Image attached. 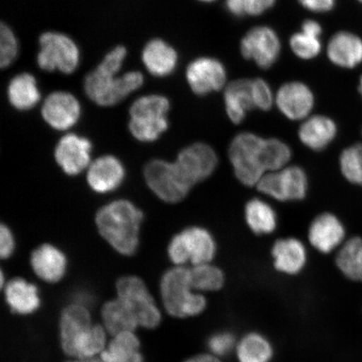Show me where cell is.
Wrapping results in <instances>:
<instances>
[{
	"instance_id": "39",
	"label": "cell",
	"mask_w": 362,
	"mask_h": 362,
	"mask_svg": "<svg viewBox=\"0 0 362 362\" xmlns=\"http://www.w3.org/2000/svg\"><path fill=\"white\" fill-rule=\"evenodd\" d=\"M235 344L233 334L229 333L216 334L209 341V347L216 356H225L232 351Z\"/></svg>"
},
{
	"instance_id": "35",
	"label": "cell",
	"mask_w": 362,
	"mask_h": 362,
	"mask_svg": "<svg viewBox=\"0 0 362 362\" xmlns=\"http://www.w3.org/2000/svg\"><path fill=\"white\" fill-rule=\"evenodd\" d=\"M289 45L294 55L306 61L319 56L322 48L320 36L303 30L291 36Z\"/></svg>"
},
{
	"instance_id": "31",
	"label": "cell",
	"mask_w": 362,
	"mask_h": 362,
	"mask_svg": "<svg viewBox=\"0 0 362 362\" xmlns=\"http://www.w3.org/2000/svg\"><path fill=\"white\" fill-rule=\"evenodd\" d=\"M337 265L346 278L362 282V239L351 238L339 249Z\"/></svg>"
},
{
	"instance_id": "9",
	"label": "cell",
	"mask_w": 362,
	"mask_h": 362,
	"mask_svg": "<svg viewBox=\"0 0 362 362\" xmlns=\"http://www.w3.org/2000/svg\"><path fill=\"white\" fill-rule=\"evenodd\" d=\"M117 298L132 312L139 325L153 329L160 323L161 315L146 284L136 276H125L116 284Z\"/></svg>"
},
{
	"instance_id": "4",
	"label": "cell",
	"mask_w": 362,
	"mask_h": 362,
	"mask_svg": "<svg viewBox=\"0 0 362 362\" xmlns=\"http://www.w3.org/2000/svg\"><path fill=\"white\" fill-rule=\"evenodd\" d=\"M61 342L66 355L78 360L94 358L106 349V333L92 324L87 308L71 305L63 310L60 321Z\"/></svg>"
},
{
	"instance_id": "12",
	"label": "cell",
	"mask_w": 362,
	"mask_h": 362,
	"mask_svg": "<svg viewBox=\"0 0 362 362\" xmlns=\"http://www.w3.org/2000/svg\"><path fill=\"white\" fill-rule=\"evenodd\" d=\"M218 162L215 149L202 142L184 148L174 161L180 175L192 188L214 175Z\"/></svg>"
},
{
	"instance_id": "13",
	"label": "cell",
	"mask_w": 362,
	"mask_h": 362,
	"mask_svg": "<svg viewBox=\"0 0 362 362\" xmlns=\"http://www.w3.org/2000/svg\"><path fill=\"white\" fill-rule=\"evenodd\" d=\"M281 42L277 33L269 26L259 25L249 30L241 40L242 55L262 69H269L279 60Z\"/></svg>"
},
{
	"instance_id": "1",
	"label": "cell",
	"mask_w": 362,
	"mask_h": 362,
	"mask_svg": "<svg viewBox=\"0 0 362 362\" xmlns=\"http://www.w3.org/2000/svg\"><path fill=\"white\" fill-rule=\"evenodd\" d=\"M228 158L235 176L245 187H256L269 172L288 165L291 147L282 140L265 139L250 132L235 136L228 148Z\"/></svg>"
},
{
	"instance_id": "11",
	"label": "cell",
	"mask_w": 362,
	"mask_h": 362,
	"mask_svg": "<svg viewBox=\"0 0 362 362\" xmlns=\"http://www.w3.org/2000/svg\"><path fill=\"white\" fill-rule=\"evenodd\" d=\"M144 175L149 189L167 203L183 201L192 189L180 175L174 162L149 161L144 167Z\"/></svg>"
},
{
	"instance_id": "5",
	"label": "cell",
	"mask_w": 362,
	"mask_h": 362,
	"mask_svg": "<svg viewBox=\"0 0 362 362\" xmlns=\"http://www.w3.org/2000/svg\"><path fill=\"white\" fill-rule=\"evenodd\" d=\"M170 101L164 95L152 93L139 97L129 110V130L143 143L156 141L169 129Z\"/></svg>"
},
{
	"instance_id": "34",
	"label": "cell",
	"mask_w": 362,
	"mask_h": 362,
	"mask_svg": "<svg viewBox=\"0 0 362 362\" xmlns=\"http://www.w3.org/2000/svg\"><path fill=\"white\" fill-rule=\"evenodd\" d=\"M339 168L349 182L362 185V144H356L344 149L339 156Z\"/></svg>"
},
{
	"instance_id": "20",
	"label": "cell",
	"mask_w": 362,
	"mask_h": 362,
	"mask_svg": "<svg viewBox=\"0 0 362 362\" xmlns=\"http://www.w3.org/2000/svg\"><path fill=\"white\" fill-rule=\"evenodd\" d=\"M141 61L149 74L156 78H165L175 71L179 56L176 49L166 40L153 38L144 45Z\"/></svg>"
},
{
	"instance_id": "24",
	"label": "cell",
	"mask_w": 362,
	"mask_h": 362,
	"mask_svg": "<svg viewBox=\"0 0 362 362\" xmlns=\"http://www.w3.org/2000/svg\"><path fill=\"white\" fill-rule=\"evenodd\" d=\"M6 93L11 106L19 112L33 110L42 99L37 81L30 72L13 76L8 81Z\"/></svg>"
},
{
	"instance_id": "21",
	"label": "cell",
	"mask_w": 362,
	"mask_h": 362,
	"mask_svg": "<svg viewBox=\"0 0 362 362\" xmlns=\"http://www.w3.org/2000/svg\"><path fill=\"white\" fill-rule=\"evenodd\" d=\"M307 255L305 244L296 238L279 239L272 247L275 269L287 275L300 274L307 264Z\"/></svg>"
},
{
	"instance_id": "42",
	"label": "cell",
	"mask_w": 362,
	"mask_h": 362,
	"mask_svg": "<svg viewBox=\"0 0 362 362\" xmlns=\"http://www.w3.org/2000/svg\"><path fill=\"white\" fill-rule=\"evenodd\" d=\"M301 30L319 36L322 35L323 31L322 26L320 25L319 22L315 20H306L303 22Z\"/></svg>"
},
{
	"instance_id": "23",
	"label": "cell",
	"mask_w": 362,
	"mask_h": 362,
	"mask_svg": "<svg viewBox=\"0 0 362 362\" xmlns=\"http://www.w3.org/2000/svg\"><path fill=\"white\" fill-rule=\"evenodd\" d=\"M337 134V126L327 116L308 117L298 129V138L303 144L314 151H322L333 142Z\"/></svg>"
},
{
	"instance_id": "33",
	"label": "cell",
	"mask_w": 362,
	"mask_h": 362,
	"mask_svg": "<svg viewBox=\"0 0 362 362\" xmlns=\"http://www.w3.org/2000/svg\"><path fill=\"white\" fill-rule=\"evenodd\" d=\"M272 355L270 344L260 334H247L238 346L240 362H269Z\"/></svg>"
},
{
	"instance_id": "15",
	"label": "cell",
	"mask_w": 362,
	"mask_h": 362,
	"mask_svg": "<svg viewBox=\"0 0 362 362\" xmlns=\"http://www.w3.org/2000/svg\"><path fill=\"white\" fill-rule=\"evenodd\" d=\"M185 78L198 96H206L224 87L226 70L223 62L211 57L194 59L187 67Z\"/></svg>"
},
{
	"instance_id": "27",
	"label": "cell",
	"mask_w": 362,
	"mask_h": 362,
	"mask_svg": "<svg viewBox=\"0 0 362 362\" xmlns=\"http://www.w3.org/2000/svg\"><path fill=\"white\" fill-rule=\"evenodd\" d=\"M6 298L11 310L16 313H33L40 306L38 289L25 279L16 278L8 281L6 287Z\"/></svg>"
},
{
	"instance_id": "22",
	"label": "cell",
	"mask_w": 362,
	"mask_h": 362,
	"mask_svg": "<svg viewBox=\"0 0 362 362\" xmlns=\"http://www.w3.org/2000/svg\"><path fill=\"white\" fill-rule=\"evenodd\" d=\"M30 264L34 273L43 281L57 283L66 274L67 259L60 249L51 244H43L31 255Z\"/></svg>"
},
{
	"instance_id": "38",
	"label": "cell",
	"mask_w": 362,
	"mask_h": 362,
	"mask_svg": "<svg viewBox=\"0 0 362 362\" xmlns=\"http://www.w3.org/2000/svg\"><path fill=\"white\" fill-rule=\"evenodd\" d=\"M252 93L255 108L269 111L274 101L273 90L270 85L262 78L251 79Z\"/></svg>"
},
{
	"instance_id": "43",
	"label": "cell",
	"mask_w": 362,
	"mask_h": 362,
	"mask_svg": "<svg viewBox=\"0 0 362 362\" xmlns=\"http://www.w3.org/2000/svg\"><path fill=\"white\" fill-rule=\"evenodd\" d=\"M185 362H221L218 358L214 356L211 355H199L192 358L189 359Z\"/></svg>"
},
{
	"instance_id": "46",
	"label": "cell",
	"mask_w": 362,
	"mask_h": 362,
	"mask_svg": "<svg viewBox=\"0 0 362 362\" xmlns=\"http://www.w3.org/2000/svg\"><path fill=\"white\" fill-rule=\"evenodd\" d=\"M359 90H360L361 94L362 95V76L360 80Z\"/></svg>"
},
{
	"instance_id": "26",
	"label": "cell",
	"mask_w": 362,
	"mask_h": 362,
	"mask_svg": "<svg viewBox=\"0 0 362 362\" xmlns=\"http://www.w3.org/2000/svg\"><path fill=\"white\" fill-rule=\"evenodd\" d=\"M226 115L235 124L243 123L249 111L255 108L251 79H239L228 85L224 92Z\"/></svg>"
},
{
	"instance_id": "16",
	"label": "cell",
	"mask_w": 362,
	"mask_h": 362,
	"mask_svg": "<svg viewBox=\"0 0 362 362\" xmlns=\"http://www.w3.org/2000/svg\"><path fill=\"white\" fill-rule=\"evenodd\" d=\"M93 144L88 138L66 134L59 139L54 156L66 175H76L89 167Z\"/></svg>"
},
{
	"instance_id": "29",
	"label": "cell",
	"mask_w": 362,
	"mask_h": 362,
	"mask_svg": "<svg viewBox=\"0 0 362 362\" xmlns=\"http://www.w3.org/2000/svg\"><path fill=\"white\" fill-rule=\"evenodd\" d=\"M102 318L104 327L112 337L124 332H134L139 327L132 312L119 298L108 301L103 306Z\"/></svg>"
},
{
	"instance_id": "6",
	"label": "cell",
	"mask_w": 362,
	"mask_h": 362,
	"mask_svg": "<svg viewBox=\"0 0 362 362\" xmlns=\"http://www.w3.org/2000/svg\"><path fill=\"white\" fill-rule=\"evenodd\" d=\"M160 293L165 310L176 318L198 315L206 309V298L194 291L188 267L167 270L161 278Z\"/></svg>"
},
{
	"instance_id": "17",
	"label": "cell",
	"mask_w": 362,
	"mask_h": 362,
	"mask_svg": "<svg viewBox=\"0 0 362 362\" xmlns=\"http://www.w3.org/2000/svg\"><path fill=\"white\" fill-rule=\"evenodd\" d=\"M275 102L287 119L298 121L306 119L310 115L315 106V96L306 84L293 81L280 87Z\"/></svg>"
},
{
	"instance_id": "2",
	"label": "cell",
	"mask_w": 362,
	"mask_h": 362,
	"mask_svg": "<svg viewBox=\"0 0 362 362\" xmlns=\"http://www.w3.org/2000/svg\"><path fill=\"white\" fill-rule=\"evenodd\" d=\"M127 55L128 51L124 45H116L86 75L85 94L96 105L115 106L142 88L144 76L141 71L133 70L120 74Z\"/></svg>"
},
{
	"instance_id": "44",
	"label": "cell",
	"mask_w": 362,
	"mask_h": 362,
	"mask_svg": "<svg viewBox=\"0 0 362 362\" xmlns=\"http://www.w3.org/2000/svg\"><path fill=\"white\" fill-rule=\"evenodd\" d=\"M70 362H104V361L101 358L100 359L90 358V359H86V360H78V361H70Z\"/></svg>"
},
{
	"instance_id": "36",
	"label": "cell",
	"mask_w": 362,
	"mask_h": 362,
	"mask_svg": "<svg viewBox=\"0 0 362 362\" xmlns=\"http://www.w3.org/2000/svg\"><path fill=\"white\" fill-rule=\"evenodd\" d=\"M20 53V43L11 27L2 22L0 25V67L6 69L16 61Z\"/></svg>"
},
{
	"instance_id": "28",
	"label": "cell",
	"mask_w": 362,
	"mask_h": 362,
	"mask_svg": "<svg viewBox=\"0 0 362 362\" xmlns=\"http://www.w3.org/2000/svg\"><path fill=\"white\" fill-rule=\"evenodd\" d=\"M246 223L253 233L269 235L278 226V216L269 204L260 198L248 201L244 209Z\"/></svg>"
},
{
	"instance_id": "41",
	"label": "cell",
	"mask_w": 362,
	"mask_h": 362,
	"mask_svg": "<svg viewBox=\"0 0 362 362\" xmlns=\"http://www.w3.org/2000/svg\"><path fill=\"white\" fill-rule=\"evenodd\" d=\"M301 6L315 13H327L336 6V0H298Z\"/></svg>"
},
{
	"instance_id": "37",
	"label": "cell",
	"mask_w": 362,
	"mask_h": 362,
	"mask_svg": "<svg viewBox=\"0 0 362 362\" xmlns=\"http://www.w3.org/2000/svg\"><path fill=\"white\" fill-rule=\"evenodd\" d=\"M276 0H226V10L235 17L257 16L274 7Z\"/></svg>"
},
{
	"instance_id": "18",
	"label": "cell",
	"mask_w": 362,
	"mask_h": 362,
	"mask_svg": "<svg viewBox=\"0 0 362 362\" xmlns=\"http://www.w3.org/2000/svg\"><path fill=\"white\" fill-rule=\"evenodd\" d=\"M345 237V226L337 216L329 212L317 216L308 232L312 247L325 255L341 246Z\"/></svg>"
},
{
	"instance_id": "8",
	"label": "cell",
	"mask_w": 362,
	"mask_h": 362,
	"mask_svg": "<svg viewBox=\"0 0 362 362\" xmlns=\"http://www.w3.org/2000/svg\"><path fill=\"white\" fill-rule=\"evenodd\" d=\"M36 63L44 71L70 75L78 69L81 52L78 44L60 31L48 30L39 36Z\"/></svg>"
},
{
	"instance_id": "32",
	"label": "cell",
	"mask_w": 362,
	"mask_h": 362,
	"mask_svg": "<svg viewBox=\"0 0 362 362\" xmlns=\"http://www.w3.org/2000/svg\"><path fill=\"white\" fill-rule=\"evenodd\" d=\"M188 269L189 280L197 293L218 291L224 286L223 271L212 262L188 267Z\"/></svg>"
},
{
	"instance_id": "30",
	"label": "cell",
	"mask_w": 362,
	"mask_h": 362,
	"mask_svg": "<svg viewBox=\"0 0 362 362\" xmlns=\"http://www.w3.org/2000/svg\"><path fill=\"white\" fill-rule=\"evenodd\" d=\"M140 343L134 332H124L113 337L100 355L104 362H143Z\"/></svg>"
},
{
	"instance_id": "25",
	"label": "cell",
	"mask_w": 362,
	"mask_h": 362,
	"mask_svg": "<svg viewBox=\"0 0 362 362\" xmlns=\"http://www.w3.org/2000/svg\"><path fill=\"white\" fill-rule=\"evenodd\" d=\"M327 57L337 66L356 67L362 62V40L347 31L334 34L328 44Z\"/></svg>"
},
{
	"instance_id": "7",
	"label": "cell",
	"mask_w": 362,
	"mask_h": 362,
	"mask_svg": "<svg viewBox=\"0 0 362 362\" xmlns=\"http://www.w3.org/2000/svg\"><path fill=\"white\" fill-rule=\"evenodd\" d=\"M215 238L201 226H189L175 235L168 245L169 259L177 267L212 262L216 253Z\"/></svg>"
},
{
	"instance_id": "3",
	"label": "cell",
	"mask_w": 362,
	"mask_h": 362,
	"mask_svg": "<svg viewBox=\"0 0 362 362\" xmlns=\"http://www.w3.org/2000/svg\"><path fill=\"white\" fill-rule=\"evenodd\" d=\"M143 212L128 200L107 204L96 215V225L101 236L117 252L132 256L139 245Z\"/></svg>"
},
{
	"instance_id": "47",
	"label": "cell",
	"mask_w": 362,
	"mask_h": 362,
	"mask_svg": "<svg viewBox=\"0 0 362 362\" xmlns=\"http://www.w3.org/2000/svg\"><path fill=\"white\" fill-rule=\"evenodd\" d=\"M359 2H361L362 4V0H358Z\"/></svg>"
},
{
	"instance_id": "40",
	"label": "cell",
	"mask_w": 362,
	"mask_h": 362,
	"mask_svg": "<svg viewBox=\"0 0 362 362\" xmlns=\"http://www.w3.org/2000/svg\"><path fill=\"white\" fill-rule=\"evenodd\" d=\"M15 238L10 228L6 225L0 228V256L3 259L10 257L15 250Z\"/></svg>"
},
{
	"instance_id": "19",
	"label": "cell",
	"mask_w": 362,
	"mask_h": 362,
	"mask_svg": "<svg viewBox=\"0 0 362 362\" xmlns=\"http://www.w3.org/2000/svg\"><path fill=\"white\" fill-rule=\"evenodd\" d=\"M125 177V169L115 156L106 155L95 160L88 167L87 180L90 189L107 194L119 188Z\"/></svg>"
},
{
	"instance_id": "10",
	"label": "cell",
	"mask_w": 362,
	"mask_h": 362,
	"mask_svg": "<svg viewBox=\"0 0 362 362\" xmlns=\"http://www.w3.org/2000/svg\"><path fill=\"white\" fill-rule=\"evenodd\" d=\"M256 187L260 193L279 202L301 201L307 196L309 180L301 167L287 165L262 176Z\"/></svg>"
},
{
	"instance_id": "14",
	"label": "cell",
	"mask_w": 362,
	"mask_h": 362,
	"mask_svg": "<svg viewBox=\"0 0 362 362\" xmlns=\"http://www.w3.org/2000/svg\"><path fill=\"white\" fill-rule=\"evenodd\" d=\"M40 115L52 129L64 132L78 123L81 106L75 95L66 90H54L44 99Z\"/></svg>"
},
{
	"instance_id": "45",
	"label": "cell",
	"mask_w": 362,
	"mask_h": 362,
	"mask_svg": "<svg viewBox=\"0 0 362 362\" xmlns=\"http://www.w3.org/2000/svg\"><path fill=\"white\" fill-rule=\"evenodd\" d=\"M198 1L202 2V3H211L216 1V0H198Z\"/></svg>"
}]
</instances>
